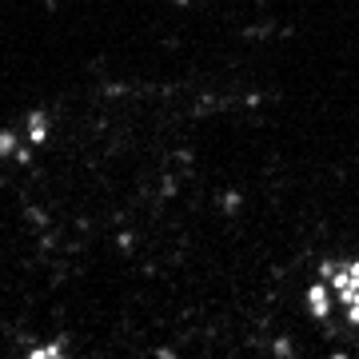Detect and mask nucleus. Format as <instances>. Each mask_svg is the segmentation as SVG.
<instances>
[{
    "label": "nucleus",
    "instance_id": "1",
    "mask_svg": "<svg viewBox=\"0 0 359 359\" xmlns=\"http://www.w3.org/2000/svg\"><path fill=\"white\" fill-rule=\"evenodd\" d=\"M323 280L335 287V295H339V308L347 311V320L355 323V332H359V256L323 264Z\"/></svg>",
    "mask_w": 359,
    "mask_h": 359
},
{
    "label": "nucleus",
    "instance_id": "2",
    "mask_svg": "<svg viewBox=\"0 0 359 359\" xmlns=\"http://www.w3.org/2000/svg\"><path fill=\"white\" fill-rule=\"evenodd\" d=\"M44 136H48V116L32 112V116H28V144H32V148H40V144H44Z\"/></svg>",
    "mask_w": 359,
    "mask_h": 359
}]
</instances>
